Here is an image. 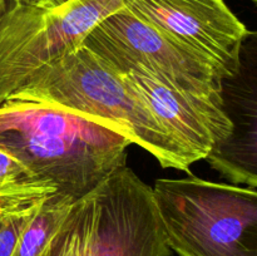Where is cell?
Instances as JSON below:
<instances>
[{
	"mask_svg": "<svg viewBox=\"0 0 257 256\" xmlns=\"http://www.w3.org/2000/svg\"><path fill=\"white\" fill-rule=\"evenodd\" d=\"M9 0H0V18L4 15V13L7 12V9L9 8Z\"/></svg>",
	"mask_w": 257,
	"mask_h": 256,
	"instance_id": "15",
	"label": "cell"
},
{
	"mask_svg": "<svg viewBox=\"0 0 257 256\" xmlns=\"http://www.w3.org/2000/svg\"><path fill=\"white\" fill-rule=\"evenodd\" d=\"M124 7L123 0L10 3L0 18V104L78 49L103 19Z\"/></svg>",
	"mask_w": 257,
	"mask_h": 256,
	"instance_id": "4",
	"label": "cell"
},
{
	"mask_svg": "<svg viewBox=\"0 0 257 256\" xmlns=\"http://www.w3.org/2000/svg\"><path fill=\"white\" fill-rule=\"evenodd\" d=\"M220 99L231 130L206 161L233 183L257 187V30L241 42L235 70L221 79Z\"/></svg>",
	"mask_w": 257,
	"mask_h": 256,
	"instance_id": "8",
	"label": "cell"
},
{
	"mask_svg": "<svg viewBox=\"0 0 257 256\" xmlns=\"http://www.w3.org/2000/svg\"><path fill=\"white\" fill-rule=\"evenodd\" d=\"M29 178L33 176L28 168L0 145V193Z\"/></svg>",
	"mask_w": 257,
	"mask_h": 256,
	"instance_id": "13",
	"label": "cell"
},
{
	"mask_svg": "<svg viewBox=\"0 0 257 256\" xmlns=\"http://www.w3.org/2000/svg\"><path fill=\"white\" fill-rule=\"evenodd\" d=\"M54 192L49 182L33 177L0 193V256H13L27 226Z\"/></svg>",
	"mask_w": 257,
	"mask_h": 256,
	"instance_id": "10",
	"label": "cell"
},
{
	"mask_svg": "<svg viewBox=\"0 0 257 256\" xmlns=\"http://www.w3.org/2000/svg\"><path fill=\"white\" fill-rule=\"evenodd\" d=\"M93 220L94 198L90 193L73 203L42 256H89Z\"/></svg>",
	"mask_w": 257,
	"mask_h": 256,
	"instance_id": "11",
	"label": "cell"
},
{
	"mask_svg": "<svg viewBox=\"0 0 257 256\" xmlns=\"http://www.w3.org/2000/svg\"><path fill=\"white\" fill-rule=\"evenodd\" d=\"M171 250L180 256H257V191L197 177L152 187Z\"/></svg>",
	"mask_w": 257,
	"mask_h": 256,
	"instance_id": "3",
	"label": "cell"
},
{
	"mask_svg": "<svg viewBox=\"0 0 257 256\" xmlns=\"http://www.w3.org/2000/svg\"><path fill=\"white\" fill-rule=\"evenodd\" d=\"M73 203L55 192L47 197L23 232L13 256H42Z\"/></svg>",
	"mask_w": 257,
	"mask_h": 256,
	"instance_id": "12",
	"label": "cell"
},
{
	"mask_svg": "<svg viewBox=\"0 0 257 256\" xmlns=\"http://www.w3.org/2000/svg\"><path fill=\"white\" fill-rule=\"evenodd\" d=\"M15 3H24V4H59L65 0H12Z\"/></svg>",
	"mask_w": 257,
	"mask_h": 256,
	"instance_id": "14",
	"label": "cell"
},
{
	"mask_svg": "<svg viewBox=\"0 0 257 256\" xmlns=\"http://www.w3.org/2000/svg\"><path fill=\"white\" fill-rule=\"evenodd\" d=\"M252 2H253V3H255V4L257 5V0H252Z\"/></svg>",
	"mask_w": 257,
	"mask_h": 256,
	"instance_id": "16",
	"label": "cell"
},
{
	"mask_svg": "<svg viewBox=\"0 0 257 256\" xmlns=\"http://www.w3.org/2000/svg\"><path fill=\"white\" fill-rule=\"evenodd\" d=\"M83 45L120 74L141 67L177 89L221 105L222 73L125 7L103 19L87 35Z\"/></svg>",
	"mask_w": 257,
	"mask_h": 256,
	"instance_id": "5",
	"label": "cell"
},
{
	"mask_svg": "<svg viewBox=\"0 0 257 256\" xmlns=\"http://www.w3.org/2000/svg\"><path fill=\"white\" fill-rule=\"evenodd\" d=\"M127 9L170 39L215 65L235 70L247 28L223 0H123Z\"/></svg>",
	"mask_w": 257,
	"mask_h": 256,
	"instance_id": "7",
	"label": "cell"
},
{
	"mask_svg": "<svg viewBox=\"0 0 257 256\" xmlns=\"http://www.w3.org/2000/svg\"><path fill=\"white\" fill-rule=\"evenodd\" d=\"M0 145L33 177L77 202L127 163L132 141L99 118L40 100L9 99L0 104Z\"/></svg>",
	"mask_w": 257,
	"mask_h": 256,
	"instance_id": "1",
	"label": "cell"
},
{
	"mask_svg": "<svg viewBox=\"0 0 257 256\" xmlns=\"http://www.w3.org/2000/svg\"><path fill=\"white\" fill-rule=\"evenodd\" d=\"M161 127L195 162L206 160L231 124L218 103L186 93L162 82L141 67L123 74Z\"/></svg>",
	"mask_w": 257,
	"mask_h": 256,
	"instance_id": "9",
	"label": "cell"
},
{
	"mask_svg": "<svg viewBox=\"0 0 257 256\" xmlns=\"http://www.w3.org/2000/svg\"><path fill=\"white\" fill-rule=\"evenodd\" d=\"M10 99L52 103L112 123L165 168L190 172L195 163L161 127L123 74L85 45L44 68Z\"/></svg>",
	"mask_w": 257,
	"mask_h": 256,
	"instance_id": "2",
	"label": "cell"
},
{
	"mask_svg": "<svg viewBox=\"0 0 257 256\" xmlns=\"http://www.w3.org/2000/svg\"><path fill=\"white\" fill-rule=\"evenodd\" d=\"M92 195L89 256H171L152 187L127 163L115 168Z\"/></svg>",
	"mask_w": 257,
	"mask_h": 256,
	"instance_id": "6",
	"label": "cell"
}]
</instances>
